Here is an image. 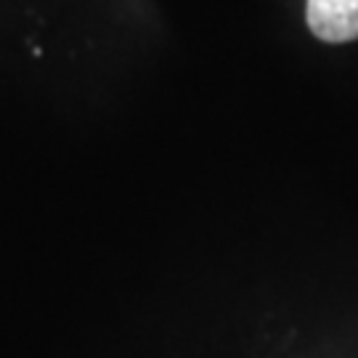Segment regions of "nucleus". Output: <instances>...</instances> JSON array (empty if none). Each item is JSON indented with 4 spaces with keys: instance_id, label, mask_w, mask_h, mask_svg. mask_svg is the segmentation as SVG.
I'll use <instances>...</instances> for the list:
<instances>
[{
    "instance_id": "f257e3e1",
    "label": "nucleus",
    "mask_w": 358,
    "mask_h": 358,
    "mask_svg": "<svg viewBox=\"0 0 358 358\" xmlns=\"http://www.w3.org/2000/svg\"><path fill=\"white\" fill-rule=\"evenodd\" d=\"M306 19L324 43L358 40V0H308Z\"/></svg>"
}]
</instances>
